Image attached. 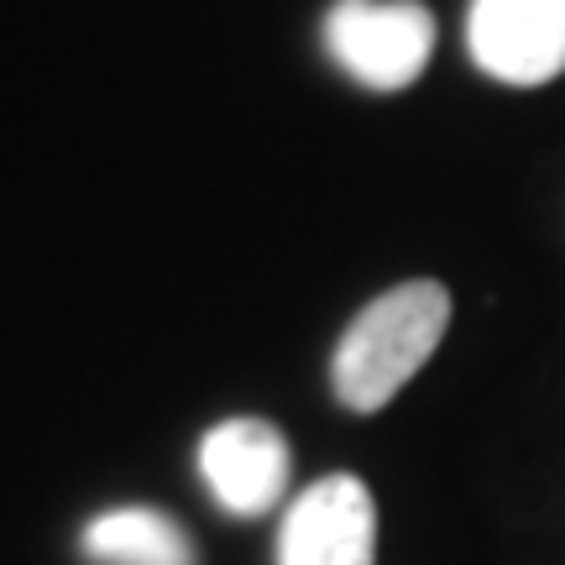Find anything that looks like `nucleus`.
<instances>
[{
	"mask_svg": "<svg viewBox=\"0 0 565 565\" xmlns=\"http://www.w3.org/2000/svg\"><path fill=\"white\" fill-rule=\"evenodd\" d=\"M445 324H450V294L440 282L414 278L387 288L383 299H372L351 320V330L335 345V362H330L335 398L356 414H377L383 404H393L408 377L435 356Z\"/></svg>",
	"mask_w": 565,
	"mask_h": 565,
	"instance_id": "1",
	"label": "nucleus"
},
{
	"mask_svg": "<svg viewBox=\"0 0 565 565\" xmlns=\"http://www.w3.org/2000/svg\"><path fill=\"white\" fill-rule=\"evenodd\" d=\"M324 53L366 89H404L435 53V17L419 0H335L324 17Z\"/></svg>",
	"mask_w": 565,
	"mask_h": 565,
	"instance_id": "2",
	"label": "nucleus"
},
{
	"mask_svg": "<svg viewBox=\"0 0 565 565\" xmlns=\"http://www.w3.org/2000/svg\"><path fill=\"white\" fill-rule=\"evenodd\" d=\"M466 42L482 74L519 89L565 74V0H471Z\"/></svg>",
	"mask_w": 565,
	"mask_h": 565,
	"instance_id": "3",
	"label": "nucleus"
},
{
	"mask_svg": "<svg viewBox=\"0 0 565 565\" xmlns=\"http://www.w3.org/2000/svg\"><path fill=\"white\" fill-rule=\"evenodd\" d=\"M377 503L362 477H320L288 508L278 534V565H372Z\"/></svg>",
	"mask_w": 565,
	"mask_h": 565,
	"instance_id": "4",
	"label": "nucleus"
},
{
	"mask_svg": "<svg viewBox=\"0 0 565 565\" xmlns=\"http://www.w3.org/2000/svg\"><path fill=\"white\" fill-rule=\"evenodd\" d=\"M204 487L236 519H263L288 492V440L267 419H225L200 445Z\"/></svg>",
	"mask_w": 565,
	"mask_h": 565,
	"instance_id": "5",
	"label": "nucleus"
},
{
	"mask_svg": "<svg viewBox=\"0 0 565 565\" xmlns=\"http://www.w3.org/2000/svg\"><path fill=\"white\" fill-rule=\"evenodd\" d=\"M84 555L95 565H200L194 540L158 508H116L84 529Z\"/></svg>",
	"mask_w": 565,
	"mask_h": 565,
	"instance_id": "6",
	"label": "nucleus"
}]
</instances>
